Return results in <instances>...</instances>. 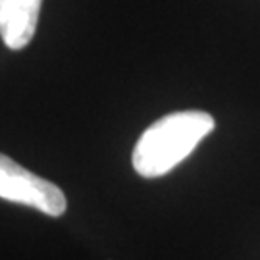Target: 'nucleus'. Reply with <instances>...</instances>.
Wrapping results in <instances>:
<instances>
[{
  "mask_svg": "<svg viewBox=\"0 0 260 260\" xmlns=\"http://www.w3.org/2000/svg\"><path fill=\"white\" fill-rule=\"evenodd\" d=\"M214 131V118L201 110L172 112L150 123L133 149V168L143 177L166 176Z\"/></svg>",
  "mask_w": 260,
  "mask_h": 260,
  "instance_id": "obj_1",
  "label": "nucleus"
},
{
  "mask_svg": "<svg viewBox=\"0 0 260 260\" xmlns=\"http://www.w3.org/2000/svg\"><path fill=\"white\" fill-rule=\"evenodd\" d=\"M0 197L10 203L33 206L47 216H62L68 201L62 189L16 164L6 154L0 156Z\"/></svg>",
  "mask_w": 260,
  "mask_h": 260,
  "instance_id": "obj_2",
  "label": "nucleus"
},
{
  "mask_svg": "<svg viewBox=\"0 0 260 260\" xmlns=\"http://www.w3.org/2000/svg\"><path fill=\"white\" fill-rule=\"evenodd\" d=\"M43 0H0V35L10 50H21L37 31Z\"/></svg>",
  "mask_w": 260,
  "mask_h": 260,
  "instance_id": "obj_3",
  "label": "nucleus"
}]
</instances>
